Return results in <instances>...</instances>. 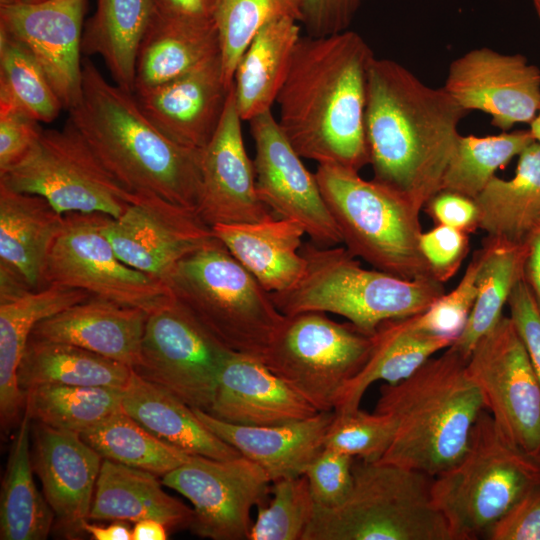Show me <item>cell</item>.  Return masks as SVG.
I'll list each match as a JSON object with an SVG mask.
<instances>
[{
    "instance_id": "18",
    "label": "cell",
    "mask_w": 540,
    "mask_h": 540,
    "mask_svg": "<svg viewBox=\"0 0 540 540\" xmlns=\"http://www.w3.org/2000/svg\"><path fill=\"white\" fill-rule=\"evenodd\" d=\"M443 88L467 112L488 114L501 131L530 125L540 112V69L520 53L472 49L451 62Z\"/></svg>"
},
{
    "instance_id": "16",
    "label": "cell",
    "mask_w": 540,
    "mask_h": 540,
    "mask_svg": "<svg viewBox=\"0 0 540 540\" xmlns=\"http://www.w3.org/2000/svg\"><path fill=\"white\" fill-rule=\"evenodd\" d=\"M249 123L255 144L256 189L263 203L279 218L299 223L313 243H342L315 173L305 167L272 111L255 116Z\"/></svg>"
},
{
    "instance_id": "20",
    "label": "cell",
    "mask_w": 540,
    "mask_h": 540,
    "mask_svg": "<svg viewBox=\"0 0 540 540\" xmlns=\"http://www.w3.org/2000/svg\"><path fill=\"white\" fill-rule=\"evenodd\" d=\"M233 83L220 124L201 151V188L197 214L213 227L263 221L273 212L256 189L253 161L246 151Z\"/></svg>"
},
{
    "instance_id": "7",
    "label": "cell",
    "mask_w": 540,
    "mask_h": 540,
    "mask_svg": "<svg viewBox=\"0 0 540 540\" xmlns=\"http://www.w3.org/2000/svg\"><path fill=\"white\" fill-rule=\"evenodd\" d=\"M352 471L347 497L334 507L315 504L302 540H453L432 498V476L361 459Z\"/></svg>"
},
{
    "instance_id": "33",
    "label": "cell",
    "mask_w": 540,
    "mask_h": 540,
    "mask_svg": "<svg viewBox=\"0 0 540 540\" xmlns=\"http://www.w3.org/2000/svg\"><path fill=\"white\" fill-rule=\"evenodd\" d=\"M219 54L214 22L170 18L156 11L139 49L135 89L179 78Z\"/></svg>"
},
{
    "instance_id": "22",
    "label": "cell",
    "mask_w": 540,
    "mask_h": 540,
    "mask_svg": "<svg viewBox=\"0 0 540 540\" xmlns=\"http://www.w3.org/2000/svg\"><path fill=\"white\" fill-rule=\"evenodd\" d=\"M32 464L57 525L76 534L89 520L103 458L80 433L38 423L33 431Z\"/></svg>"
},
{
    "instance_id": "8",
    "label": "cell",
    "mask_w": 540,
    "mask_h": 540,
    "mask_svg": "<svg viewBox=\"0 0 540 540\" xmlns=\"http://www.w3.org/2000/svg\"><path fill=\"white\" fill-rule=\"evenodd\" d=\"M540 487V460L501 434L491 414H479L462 457L433 477L431 494L453 540L486 537L523 496Z\"/></svg>"
},
{
    "instance_id": "55",
    "label": "cell",
    "mask_w": 540,
    "mask_h": 540,
    "mask_svg": "<svg viewBox=\"0 0 540 540\" xmlns=\"http://www.w3.org/2000/svg\"><path fill=\"white\" fill-rule=\"evenodd\" d=\"M525 280L540 307V225H538L528 239Z\"/></svg>"
},
{
    "instance_id": "43",
    "label": "cell",
    "mask_w": 540,
    "mask_h": 540,
    "mask_svg": "<svg viewBox=\"0 0 540 540\" xmlns=\"http://www.w3.org/2000/svg\"><path fill=\"white\" fill-rule=\"evenodd\" d=\"M0 105L17 108L39 122H52L63 106L32 54L0 32Z\"/></svg>"
},
{
    "instance_id": "11",
    "label": "cell",
    "mask_w": 540,
    "mask_h": 540,
    "mask_svg": "<svg viewBox=\"0 0 540 540\" xmlns=\"http://www.w3.org/2000/svg\"><path fill=\"white\" fill-rule=\"evenodd\" d=\"M372 335L324 312L285 315L262 362L319 412L333 411L345 385L362 369Z\"/></svg>"
},
{
    "instance_id": "14",
    "label": "cell",
    "mask_w": 540,
    "mask_h": 540,
    "mask_svg": "<svg viewBox=\"0 0 540 540\" xmlns=\"http://www.w3.org/2000/svg\"><path fill=\"white\" fill-rule=\"evenodd\" d=\"M466 367L501 434L540 460V382L510 317L477 341Z\"/></svg>"
},
{
    "instance_id": "44",
    "label": "cell",
    "mask_w": 540,
    "mask_h": 540,
    "mask_svg": "<svg viewBox=\"0 0 540 540\" xmlns=\"http://www.w3.org/2000/svg\"><path fill=\"white\" fill-rule=\"evenodd\" d=\"M270 495L257 507L248 540H302L315 509L305 475L271 482Z\"/></svg>"
},
{
    "instance_id": "50",
    "label": "cell",
    "mask_w": 540,
    "mask_h": 540,
    "mask_svg": "<svg viewBox=\"0 0 540 540\" xmlns=\"http://www.w3.org/2000/svg\"><path fill=\"white\" fill-rule=\"evenodd\" d=\"M507 304L540 382V307L525 278L515 285Z\"/></svg>"
},
{
    "instance_id": "4",
    "label": "cell",
    "mask_w": 540,
    "mask_h": 540,
    "mask_svg": "<svg viewBox=\"0 0 540 540\" xmlns=\"http://www.w3.org/2000/svg\"><path fill=\"white\" fill-rule=\"evenodd\" d=\"M466 362L450 346L408 378L380 387L375 412L391 415L395 431L379 462L434 477L462 457L474 424L486 409Z\"/></svg>"
},
{
    "instance_id": "59",
    "label": "cell",
    "mask_w": 540,
    "mask_h": 540,
    "mask_svg": "<svg viewBox=\"0 0 540 540\" xmlns=\"http://www.w3.org/2000/svg\"><path fill=\"white\" fill-rule=\"evenodd\" d=\"M532 4L538 18L540 19V0H532Z\"/></svg>"
},
{
    "instance_id": "35",
    "label": "cell",
    "mask_w": 540,
    "mask_h": 540,
    "mask_svg": "<svg viewBox=\"0 0 540 540\" xmlns=\"http://www.w3.org/2000/svg\"><path fill=\"white\" fill-rule=\"evenodd\" d=\"M511 179L494 176L474 199L478 228L487 236L526 243L540 225V145L535 140L518 156Z\"/></svg>"
},
{
    "instance_id": "10",
    "label": "cell",
    "mask_w": 540,
    "mask_h": 540,
    "mask_svg": "<svg viewBox=\"0 0 540 540\" xmlns=\"http://www.w3.org/2000/svg\"><path fill=\"white\" fill-rule=\"evenodd\" d=\"M0 183L45 198L62 215L118 218L137 197L110 174L69 119L60 130L43 129L29 153L0 174Z\"/></svg>"
},
{
    "instance_id": "39",
    "label": "cell",
    "mask_w": 540,
    "mask_h": 540,
    "mask_svg": "<svg viewBox=\"0 0 540 540\" xmlns=\"http://www.w3.org/2000/svg\"><path fill=\"white\" fill-rule=\"evenodd\" d=\"M80 435L102 458L155 475L164 476L191 456L157 438L123 410Z\"/></svg>"
},
{
    "instance_id": "27",
    "label": "cell",
    "mask_w": 540,
    "mask_h": 540,
    "mask_svg": "<svg viewBox=\"0 0 540 540\" xmlns=\"http://www.w3.org/2000/svg\"><path fill=\"white\" fill-rule=\"evenodd\" d=\"M91 295L84 290L51 284L0 297V418L2 430L20 422L25 394L17 379L18 367L35 325Z\"/></svg>"
},
{
    "instance_id": "3",
    "label": "cell",
    "mask_w": 540,
    "mask_h": 540,
    "mask_svg": "<svg viewBox=\"0 0 540 540\" xmlns=\"http://www.w3.org/2000/svg\"><path fill=\"white\" fill-rule=\"evenodd\" d=\"M68 113L124 188L197 213L202 150L182 146L163 134L143 113L134 94L108 83L89 59L82 62L81 98Z\"/></svg>"
},
{
    "instance_id": "53",
    "label": "cell",
    "mask_w": 540,
    "mask_h": 540,
    "mask_svg": "<svg viewBox=\"0 0 540 540\" xmlns=\"http://www.w3.org/2000/svg\"><path fill=\"white\" fill-rule=\"evenodd\" d=\"M425 210L436 225H445L466 233L478 229V207L474 199L441 190L425 205Z\"/></svg>"
},
{
    "instance_id": "28",
    "label": "cell",
    "mask_w": 540,
    "mask_h": 540,
    "mask_svg": "<svg viewBox=\"0 0 540 540\" xmlns=\"http://www.w3.org/2000/svg\"><path fill=\"white\" fill-rule=\"evenodd\" d=\"M212 232L269 293L294 287L306 272L301 253L306 233L293 220L272 216L255 223L217 224Z\"/></svg>"
},
{
    "instance_id": "21",
    "label": "cell",
    "mask_w": 540,
    "mask_h": 540,
    "mask_svg": "<svg viewBox=\"0 0 540 540\" xmlns=\"http://www.w3.org/2000/svg\"><path fill=\"white\" fill-rule=\"evenodd\" d=\"M230 87L224 83L219 54L179 78L135 89L133 94L143 113L163 134L201 151L220 124Z\"/></svg>"
},
{
    "instance_id": "38",
    "label": "cell",
    "mask_w": 540,
    "mask_h": 540,
    "mask_svg": "<svg viewBox=\"0 0 540 540\" xmlns=\"http://www.w3.org/2000/svg\"><path fill=\"white\" fill-rule=\"evenodd\" d=\"M30 420L29 413L24 410L2 481L1 540H44L53 525L54 512L33 479Z\"/></svg>"
},
{
    "instance_id": "19",
    "label": "cell",
    "mask_w": 540,
    "mask_h": 540,
    "mask_svg": "<svg viewBox=\"0 0 540 540\" xmlns=\"http://www.w3.org/2000/svg\"><path fill=\"white\" fill-rule=\"evenodd\" d=\"M103 232L127 265L160 280L184 257L214 237L198 214L160 197L137 194Z\"/></svg>"
},
{
    "instance_id": "40",
    "label": "cell",
    "mask_w": 540,
    "mask_h": 540,
    "mask_svg": "<svg viewBox=\"0 0 540 540\" xmlns=\"http://www.w3.org/2000/svg\"><path fill=\"white\" fill-rule=\"evenodd\" d=\"M123 389L96 386L40 385L25 391L31 420L82 433L122 410Z\"/></svg>"
},
{
    "instance_id": "56",
    "label": "cell",
    "mask_w": 540,
    "mask_h": 540,
    "mask_svg": "<svg viewBox=\"0 0 540 540\" xmlns=\"http://www.w3.org/2000/svg\"><path fill=\"white\" fill-rule=\"evenodd\" d=\"M126 522L118 520L103 526L85 520L81 524V529L94 540H132V529Z\"/></svg>"
},
{
    "instance_id": "49",
    "label": "cell",
    "mask_w": 540,
    "mask_h": 540,
    "mask_svg": "<svg viewBox=\"0 0 540 540\" xmlns=\"http://www.w3.org/2000/svg\"><path fill=\"white\" fill-rule=\"evenodd\" d=\"M39 123L17 108L0 105V174L33 148L43 130Z\"/></svg>"
},
{
    "instance_id": "54",
    "label": "cell",
    "mask_w": 540,
    "mask_h": 540,
    "mask_svg": "<svg viewBox=\"0 0 540 540\" xmlns=\"http://www.w3.org/2000/svg\"><path fill=\"white\" fill-rule=\"evenodd\" d=\"M156 11L166 17L214 22L216 0H154Z\"/></svg>"
},
{
    "instance_id": "13",
    "label": "cell",
    "mask_w": 540,
    "mask_h": 540,
    "mask_svg": "<svg viewBox=\"0 0 540 540\" xmlns=\"http://www.w3.org/2000/svg\"><path fill=\"white\" fill-rule=\"evenodd\" d=\"M231 352L173 299L148 315L133 370L190 407L208 411Z\"/></svg>"
},
{
    "instance_id": "9",
    "label": "cell",
    "mask_w": 540,
    "mask_h": 540,
    "mask_svg": "<svg viewBox=\"0 0 540 540\" xmlns=\"http://www.w3.org/2000/svg\"><path fill=\"white\" fill-rule=\"evenodd\" d=\"M315 176L353 256L404 279L433 277L420 250V211L408 200L346 167L320 164Z\"/></svg>"
},
{
    "instance_id": "47",
    "label": "cell",
    "mask_w": 540,
    "mask_h": 540,
    "mask_svg": "<svg viewBox=\"0 0 540 540\" xmlns=\"http://www.w3.org/2000/svg\"><path fill=\"white\" fill-rule=\"evenodd\" d=\"M354 457L324 447L307 466L304 475L316 505L334 507L349 494Z\"/></svg>"
},
{
    "instance_id": "42",
    "label": "cell",
    "mask_w": 540,
    "mask_h": 540,
    "mask_svg": "<svg viewBox=\"0 0 540 540\" xmlns=\"http://www.w3.org/2000/svg\"><path fill=\"white\" fill-rule=\"evenodd\" d=\"M303 18V0H216L213 20L218 33L225 85L233 83L237 65L258 31L268 22Z\"/></svg>"
},
{
    "instance_id": "2",
    "label": "cell",
    "mask_w": 540,
    "mask_h": 540,
    "mask_svg": "<svg viewBox=\"0 0 540 540\" xmlns=\"http://www.w3.org/2000/svg\"><path fill=\"white\" fill-rule=\"evenodd\" d=\"M374 53L357 32L301 36L277 96L278 123L301 158L360 171L367 72Z\"/></svg>"
},
{
    "instance_id": "6",
    "label": "cell",
    "mask_w": 540,
    "mask_h": 540,
    "mask_svg": "<svg viewBox=\"0 0 540 540\" xmlns=\"http://www.w3.org/2000/svg\"><path fill=\"white\" fill-rule=\"evenodd\" d=\"M174 299L231 351L263 360L285 315L215 236L164 278Z\"/></svg>"
},
{
    "instance_id": "23",
    "label": "cell",
    "mask_w": 540,
    "mask_h": 540,
    "mask_svg": "<svg viewBox=\"0 0 540 540\" xmlns=\"http://www.w3.org/2000/svg\"><path fill=\"white\" fill-rule=\"evenodd\" d=\"M64 215L43 197L0 183V293L45 287L44 272Z\"/></svg>"
},
{
    "instance_id": "51",
    "label": "cell",
    "mask_w": 540,
    "mask_h": 540,
    "mask_svg": "<svg viewBox=\"0 0 540 540\" xmlns=\"http://www.w3.org/2000/svg\"><path fill=\"white\" fill-rule=\"evenodd\" d=\"M368 0H303V24L307 35L328 36L349 29Z\"/></svg>"
},
{
    "instance_id": "5",
    "label": "cell",
    "mask_w": 540,
    "mask_h": 540,
    "mask_svg": "<svg viewBox=\"0 0 540 540\" xmlns=\"http://www.w3.org/2000/svg\"><path fill=\"white\" fill-rule=\"evenodd\" d=\"M307 262L302 279L292 288L270 293L286 316L301 312L333 313L373 335L386 320L425 311L445 293L433 277L404 279L378 269H365L346 247L305 243Z\"/></svg>"
},
{
    "instance_id": "41",
    "label": "cell",
    "mask_w": 540,
    "mask_h": 540,
    "mask_svg": "<svg viewBox=\"0 0 540 540\" xmlns=\"http://www.w3.org/2000/svg\"><path fill=\"white\" fill-rule=\"evenodd\" d=\"M535 141L528 130L502 131L497 135H459L442 180L441 190L475 199L514 157Z\"/></svg>"
},
{
    "instance_id": "45",
    "label": "cell",
    "mask_w": 540,
    "mask_h": 540,
    "mask_svg": "<svg viewBox=\"0 0 540 540\" xmlns=\"http://www.w3.org/2000/svg\"><path fill=\"white\" fill-rule=\"evenodd\" d=\"M394 431L395 421L389 414L375 411L368 413L360 408L335 412L326 433L324 447L357 459L376 462L389 448Z\"/></svg>"
},
{
    "instance_id": "1",
    "label": "cell",
    "mask_w": 540,
    "mask_h": 540,
    "mask_svg": "<svg viewBox=\"0 0 540 540\" xmlns=\"http://www.w3.org/2000/svg\"><path fill=\"white\" fill-rule=\"evenodd\" d=\"M467 114L443 87L425 84L394 60L374 57L364 111L373 180L421 211L441 191Z\"/></svg>"
},
{
    "instance_id": "30",
    "label": "cell",
    "mask_w": 540,
    "mask_h": 540,
    "mask_svg": "<svg viewBox=\"0 0 540 540\" xmlns=\"http://www.w3.org/2000/svg\"><path fill=\"white\" fill-rule=\"evenodd\" d=\"M372 349L362 369L341 391L334 411L360 408L367 389L377 381L398 383L413 374L436 352L450 347L454 340L417 328L411 316L383 321L372 335Z\"/></svg>"
},
{
    "instance_id": "52",
    "label": "cell",
    "mask_w": 540,
    "mask_h": 540,
    "mask_svg": "<svg viewBox=\"0 0 540 540\" xmlns=\"http://www.w3.org/2000/svg\"><path fill=\"white\" fill-rule=\"evenodd\" d=\"M489 540H540V487L523 496L488 531Z\"/></svg>"
},
{
    "instance_id": "58",
    "label": "cell",
    "mask_w": 540,
    "mask_h": 540,
    "mask_svg": "<svg viewBox=\"0 0 540 540\" xmlns=\"http://www.w3.org/2000/svg\"><path fill=\"white\" fill-rule=\"evenodd\" d=\"M530 130L532 131L535 140L540 145V121L537 118L530 124Z\"/></svg>"
},
{
    "instance_id": "25",
    "label": "cell",
    "mask_w": 540,
    "mask_h": 540,
    "mask_svg": "<svg viewBox=\"0 0 540 540\" xmlns=\"http://www.w3.org/2000/svg\"><path fill=\"white\" fill-rule=\"evenodd\" d=\"M200 421L241 456L259 465L271 482L304 475L324 448L333 411H320L305 419L266 426L237 425L193 408Z\"/></svg>"
},
{
    "instance_id": "36",
    "label": "cell",
    "mask_w": 540,
    "mask_h": 540,
    "mask_svg": "<svg viewBox=\"0 0 540 540\" xmlns=\"http://www.w3.org/2000/svg\"><path fill=\"white\" fill-rule=\"evenodd\" d=\"M132 368L84 348L29 338L17 379L25 394L40 385L96 386L123 389Z\"/></svg>"
},
{
    "instance_id": "31",
    "label": "cell",
    "mask_w": 540,
    "mask_h": 540,
    "mask_svg": "<svg viewBox=\"0 0 540 540\" xmlns=\"http://www.w3.org/2000/svg\"><path fill=\"white\" fill-rule=\"evenodd\" d=\"M161 484L151 472L103 458L88 519H154L167 528H189L192 508L167 494Z\"/></svg>"
},
{
    "instance_id": "34",
    "label": "cell",
    "mask_w": 540,
    "mask_h": 540,
    "mask_svg": "<svg viewBox=\"0 0 540 540\" xmlns=\"http://www.w3.org/2000/svg\"><path fill=\"white\" fill-rule=\"evenodd\" d=\"M155 13L154 0H97L84 23L82 53L100 56L114 84L130 93L139 49Z\"/></svg>"
},
{
    "instance_id": "26",
    "label": "cell",
    "mask_w": 540,
    "mask_h": 540,
    "mask_svg": "<svg viewBox=\"0 0 540 540\" xmlns=\"http://www.w3.org/2000/svg\"><path fill=\"white\" fill-rule=\"evenodd\" d=\"M148 315L91 296L38 322L30 337L75 345L133 369L139 362Z\"/></svg>"
},
{
    "instance_id": "46",
    "label": "cell",
    "mask_w": 540,
    "mask_h": 540,
    "mask_svg": "<svg viewBox=\"0 0 540 540\" xmlns=\"http://www.w3.org/2000/svg\"><path fill=\"white\" fill-rule=\"evenodd\" d=\"M479 265L480 254L476 250L458 285L437 298L425 311L412 315L413 324L455 342L463 332L476 300Z\"/></svg>"
},
{
    "instance_id": "60",
    "label": "cell",
    "mask_w": 540,
    "mask_h": 540,
    "mask_svg": "<svg viewBox=\"0 0 540 540\" xmlns=\"http://www.w3.org/2000/svg\"><path fill=\"white\" fill-rule=\"evenodd\" d=\"M24 2H27V3H41V2H44L46 0H22Z\"/></svg>"
},
{
    "instance_id": "17",
    "label": "cell",
    "mask_w": 540,
    "mask_h": 540,
    "mask_svg": "<svg viewBox=\"0 0 540 540\" xmlns=\"http://www.w3.org/2000/svg\"><path fill=\"white\" fill-rule=\"evenodd\" d=\"M87 5V0H0V32L32 54L66 111L82 93L81 42Z\"/></svg>"
},
{
    "instance_id": "37",
    "label": "cell",
    "mask_w": 540,
    "mask_h": 540,
    "mask_svg": "<svg viewBox=\"0 0 540 540\" xmlns=\"http://www.w3.org/2000/svg\"><path fill=\"white\" fill-rule=\"evenodd\" d=\"M479 254L476 300L463 332L451 345L466 360L477 341L501 319L512 290L525 278L528 242L486 236Z\"/></svg>"
},
{
    "instance_id": "61",
    "label": "cell",
    "mask_w": 540,
    "mask_h": 540,
    "mask_svg": "<svg viewBox=\"0 0 540 540\" xmlns=\"http://www.w3.org/2000/svg\"><path fill=\"white\" fill-rule=\"evenodd\" d=\"M536 118L540 121V112H539V114H538V116Z\"/></svg>"
},
{
    "instance_id": "15",
    "label": "cell",
    "mask_w": 540,
    "mask_h": 540,
    "mask_svg": "<svg viewBox=\"0 0 540 540\" xmlns=\"http://www.w3.org/2000/svg\"><path fill=\"white\" fill-rule=\"evenodd\" d=\"M161 482L191 502L189 529L212 540H248L251 511L265 504L271 486L266 472L241 455L226 460L191 455Z\"/></svg>"
},
{
    "instance_id": "12",
    "label": "cell",
    "mask_w": 540,
    "mask_h": 540,
    "mask_svg": "<svg viewBox=\"0 0 540 540\" xmlns=\"http://www.w3.org/2000/svg\"><path fill=\"white\" fill-rule=\"evenodd\" d=\"M108 215L68 213L47 259L44 284L84 290L93 297L148 314L173 296L160 279L123 262L103 232Z\"/></svg>"
},
{
    "instance_id": "24",
    "label": "cell",
    "mask_w": 540,
    "mask_h": 540,
    "mask_svg": "<svg viewBox=\"0 0 540 540\" xmlns=\"http://www.w3.org/2000/svg\"><path fill=\"white\" fill-rule=\"evenodd\" d=\"M206 412L232 424L266 426L305 419L319 411L262 361L232 351Z\"/></svg>"
},
{
    "instance_id": "32",
    "label": "cell",
    "mask_w": 540,
    "mask_h": 540,
    "mask_svg": "<svg viewBox=\"0 0 540 540\" xmlns=\"http://www.w3.org/2000/svg\"><path fill=\"white\" fill-rule=\"evenodd\" d=\"M298 22L290 17L268 22L243 53L233 78L236 106L242 121L271 110L276 102L301 38Z\"/></svg>"
},
{
    "instance_id": "48",
    "label": "cell",
    "mask_w": 540,
    "mask_h": 540,
    "mask_svg": "<svg viewBox=\"0 0 540 540\" xmlns=\"http://www.w3.org/2000/svg\"><path fill=\"white\" fill-rule=\"evenodd\" d=\"M419 244L431 275L442 283L457 273L469 251L468 233L445 225L422 232Z\"/></svg>"
},
{
    "instance_id": "57",
    "label": "cell",
    "mask_w": 540,
    "mask_h": 540,
    "mask_svg": "<svg viewBox=\"0 0 540 540\" xmlns=\"http://www.w3.org/2000/svg\"><path fill=\"white\" fill-rule=\"evenodd\" d=\"M167 527L154 519H144L135 522L132 528V540H166Z\"/></svg>"
},
{
    "instance_id": "29",
    "label": "cell",
    "mask_w": 540,
    "mask_h": 540,
    "mask_svg": "<svg viewBox=\"0 0 540 540\" xmlns=\"http://www.w3.org/2000/svg\"><path fill=\"white\" fill-rule=\"evenodd\" d=\"M122 410L157 438L189 455L217 460L240 456L200 421L192 407L133 369L123 388Z\"/></svg>"
}]
</instances>
